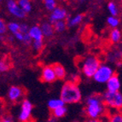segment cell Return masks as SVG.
<instances>
[{"label":"cell","instance_id":"1","mask_svg":"<svg viewBox=\"0 0 122 122\" xmlns=\"http://www.w3.org/2000/svg\"><path fill=\"white\" fill-rule=\"evenodd\" d=\"M85 112L89 119H102L107 112V108L103 103L102 96L94 94L88 97L86 100Z\"/></svg>","mask_w":122,"mask_h":122},{"label":"cell","instance_id":"2","mask_svg":"<svg viewBox=\"0 0 122 122\" xmlns=\"http://www.w3.org/2000/svg\"><path fill=\"white\" fill-rule=\"evenodd\" d=\"M60 99L65 105L79 102L82 99V93L79 86L73 81L66 82L61 89Z\"/></svg>","mask_w":122,"mask_h":122},{"label":"cell","instance_id":"3","mask_svg":"<svg viewBox=\"0 0 122 122\" xmlns=\"http://www.w3.org/2000/svg\"><path fill=\"white\" fill-rule=\"evenodd\" d=\"M102 98L106 108H112L117 111L122 108V94L120 92H111L107 91L102 96Z\"/></svg>","mask_w":122,"mask_h":122},{"label":"cell","instance_id":"4","mask_svg":"<svg viewBox=\"0 0 122 122\" xmlns=\"http://www.w3.org/2000/svg\"><path fill=\"white\" fill-rule=\"evenodd\" d=\"M100 61L95 56H89L84 59L81 65L82 73L86 78H92L100 66Z\"/></svg>","mask_w":122,"mask_h":122},{"label":"cell","instance_id":"5","mask_svg":"<svg viewBox=\"0 0 122 122\" xmlns=\"http://www.w3.org/2000/svg\"><path fill=\"white\" fill-rule=\"evenodd\" d=\"M114 74V71L111 66L108 64H100L96 73H94L93 79L98 84H106L107 81Z\"/></svg>","mask_w":122,"mask_h":122},{"label":"cell","instance_id":"6","mask_svg":"<svg viewBox=\"0 0 122 122\" xmlns=\"http://www.w3.org/2000/svg\"><path fill=\"white\" fill-rule=\"evenodd\" d=\"M33 110V103L28 99L22 100L21 104H20V112H19L18 114L19 122H31Z\"/></svg>","mask_w":122,"mask_h":122},{"label":"cell","instance_id":"7","mask_svg":"<svg viewBox=\"0 0 122 122\" xmlns=\"http://www.w3.org/2000/svg\"><path fill=\"white\" fill-rule=\"evenodd\" d=\"M6 5L9 13L15 18L23 19L26 17V14L19 7L16 0H7Z\"/></svg>","mask_w":122,"mask_h":122},{"label":"cell","instance_id":"8","mask_svg":"<svg viewBox=\"0 0 122 122\" xmlns=\"http://www.w3.org/2000/svg\"><path fill=\"white\" fill-rule=\"evenodd\" d=\"M51 15L49 17V22L51 24L55 23L56 21L58 20H65L67 18V11L66 9L62 8V7L56 6L52 11H51Z\"/></svg>","mask_w":122,"mask_h":122},{"label":"cell","instance_id":"9","mask_svg":"<svg viewBox=\"0 0 122 122\" xmlns=\"http://www.w3.org/2000/svg\"><path fill=\"white\" fill-rule=\"evenodd\" d=\"M24 97V90L20 86H12L8 91V98L10 102H17Z\"/></svg>","mask_w":122,"mask_h":122},{"label":"cell","instance_id":"10","mask_svg":"<svg viewBox=\"0 0 122 122\" xmlns=\"http://www.w3.org/2000/svg\"><path fill=\"white\" fill-rule=\"evenodd\" d=\"M40 79L42 82L48 84L54 83L56 80V74L54 73L52 66H45L42 68Z\"/></svg>","mask_w":122,"mask_h":122},{"label":"cell","instance_id":"11","mask_svg":"<svg viewBox=\"0 0 122 122\" xmlns=\"http://www.w3.org/2000/svg\"><path fill=\"white\" fill-rule=\"evenodd\" d=\"M106 86H107V91L108 92H120V88H121V82H120L119 75L114 73V75L107 81Z\"/></svg>","mask_w":122,"mask_h":122},{"label":"cell","instance_id":"12","mask_svg":"<svg viewBox=\"0 0 122 122\" xmlns=\"http://www.w3.org/2000/svg\"><path fill=\"white\" fill-rule=\"evenodd\" d=\"M28 34L32 39V42L33 41H44V36L41 31L40 26L34 25L29 27Z\"/></svg>","mask_w":122,"mask_h":122},{"label":"cell","instance_id":"13","mask_svg":"<svg viewBox=\"0 0 122 122\" xmlns=\"http://www.w3.org/2000/svg\"><path fill=\"white\" fill-rule=\"evenodd\" d=\"M41 31H42V33H43L44 38H51V37L54 35L55 33V31H54V27H53V25L51 22H44L43 24L40 26Z\"/></svg>","mask_w":122,"mask_h":122},{"label":"cell","instance_id":"14","mask_svg":"<svg viewBox=\"0 0 122 122\" xmlns=\"http://www.w3.org/2000/svg\"><path fill=\"white\" fill-rule=\"evenodd\" d=\"M53 70H54V73L56 74V79H63L66 78V75H67V73H66V69L65 67H63L61 64H54L52 65Z\"/></svg>","mask_w":122,"mask_h":122},{"label":"cell","instance_id":"15","mask_svg":"<svg viewBox=\"0 0 122 122\" xmlns=\"http://www.w3.org/2000/svg\"><path fill=\"white\" fill-rule=\"evenodd\" d=\"M83 20H84V15L77 14L67 20V27H73V26H76L80 24V23L83 21Z\"/></svg>","mask_w":122,"mask_h":122},{"label":"cell","instance_id":"16","mask_svg":"<svg viewBox=\"0 0 122 122\" xmlns=\"http://www.w3.org/2000/svg\"><path fill=\"white\" fill-rule=\"evenodd\" d=\"M17 4L26 15L29 14L33 10V4L30 0H17Z\"/></svg>","mask_w":122,"mask_h":122},{"label":"cell","instance_id":"17","mask_svg":"<svg viewBox=\"0 0 122 122\" xmlns=\"http://www.w3.org/2000/svg\"><path fill=\"white\" fill-rule=\"evenodd\" d=\"M47 106H48L49 109L52 111V110L56 109V108H58L60 107L65 106V104H64V102L60 98H52V99H50L48 101Z\"/></svg>","mask_w":122,"mask_h":122},{"label":"cell","instance_id":"18","mask_svg":"<svg viewBox=\"0 0 122 122\" xmlns=\"http://www.w3.org/2000/svg\"><path fill=\"white\" fill-rule=\"evenodd\" d=\"M110 41L114 44H118L121 40V32L119 28L112 29L109 33Z\"/></svg>","mask_w":122,"mask_h":122},{"label":"cell","instance_id":"19","mask_svg":"<svg viewBox=\"0 0 122 122\" xmlns=\"http://www.w3.org/2000/svg\"><path fill=\"white\" fill-rule=\"evenodd\" d=\"M52 25L54 27V31L56 33H63L67 27L66 20H58V21L53 23Z\"/></svg>","mask_w":122,"mask_h":122},{"label":"cell","instance_id":"20","mask_svg":"<svg viewBox=\"0 0 122 122\" xmlns=\"http://www.w3.org/2000/svg\"><path fill=\"white\" fill-rule=\"evenodd\" d=\"M51 112H52L51 115H53L56 119H61L66 115V114L67 112V108L66 106H62V107H60V108L52 110Z\"/></svg>","mask_w":122,"mask_h":122},{"label":"cell","instance_id":"21","mask_svg":"<svg viewBox=\"0 0 122 122\" xmlns=\"http://www.w3.org/2000/svg\"><path fill=\"white\" fill-rule=\"evenodd\" d=\"M107 23H108V26H110L112 29L114 28H118L119 26H120V19L117 16H112L110 15L107 18Z\"/></svg>","mask_w":122,"mask_h":122},{"label":"cell","instance_id":"22","mask_svg":"<svg viewBox=\"0 0 122 122\" xmlns=\"http://www.w3.org/2000/svg\"><path fill=\"white\" fill-rule=\"evenodd\" d=\"M108 12H109L110 15H112V16H118L119 15V8H118V5L116 4V3L113 2H109L108 4Z\"/></svg>","mask_w":122,"mask_h":122},{"label":"cell","instance_id":"23","mask_svg":"<svg viewBox=\"0 0 122 122\" xmlns=\"http://www.w3.org/2000/svg\"><path fill=\"white\" fill-rule=\"evenodd\" d=\"M20 23H18L16 21H11V22L6 24L7 30H9L10 33L14 35L20 31Z\"/></svg>","mask_w":122,"mask_h":122},{"label":"cell","instance_id":"24","mask_svg":"<svg viewBox=\"0 0 122 122\" xmlns=\"http://www.w3.org/2000/svg\"><path fill=\"white\" fill-rule=\"evenodd\" d=\"M107 122H122V114L120 112L115 110L112 114H110L108 116Z\"/></svg>","mask_w":122,"mask_h":122},{"label":"cell","instance_id":"25","mask_svg":"<svg viewBox=\"0 0 122 122\" xmlns=\"http://www.w3.org/2000/svg\"><path fill=\"white\" fill-rule=\"evenodd\" d=\"M45 8L48 11H52L57 6V0H43Z\"/></svg>","mask_w":122,"mask_h":122},{"label":"cell","instance_id":"26","mask_svg":"<svg viewBox=\"0 0 122 122\" xmlns=\"http://www.w3.org/2000/svg\"><path fill=\"white\" fill-rule=\"evenodd\" d=\"M32 45H33L34 51H40L43 50L44 41H33V42H32Z\"/></svg>","mask_w":122,"mask_h":122},{"label":"cell","instance_id":"27","mask_svg":"<svg viewBox=\"0 0 122 122\" xmlns=\"http://www.w3.org/2000/svg\"><path fill=\"white\" fill-rule=\"evenodd\" d=\"M10 69V65L4 60L0 59V73H4Z\"/></svg>","mask_w":122,"mask_h":122},{"label":"cell","instance_id":"28","mask_svg":"<svg viewBox=\"0 0 122 122\" xmlns=\"http://www.w3.org/2000/svg\"><path fill=\"white\" fill-rule=\"evenodd\" d=\"M6 31H7L6 23L4 22V19L0 17V36L3 35V34H4Z\"/></svg>","mask_w":122,"mask_h":122},{"label":"cell","instance_id":"29","mask_svg":"<svg viewBox=\"0 0 122 122\" xmlns=\"http://www.w3.org/2000/svg\"><path fill=\"white\" fill-rule=\"evenodd\" d=\"M28 29H29V26L26 23H21L20 25V32L22 33H28Z\"/></svg>","mask_w":122,"mask_h":122},{"label":"cell","instance_id":"30","mask_svg":"<svg viewBox=\"0 0 122 122\" xmlns=\"http://www.w3.org/2000/svg\"><path fill=\"white\" fill-rule=\"evenodd\" d=\"M23 36H24V33H20V31H19L18 33H15V34H14V37L15 38V39H16V40H18V41H20V42H22Z\"/></svg>","mask_w":122,"mask_h":122},{"label":"cell","instance_id":"31","mask_svg":"<svg viewBox=\"0 0 122 122\" xmlns=\"http://www.w3.org/2000/svg\"><path fill=\"white\" fill-rule=\"evenodd\" d=\"M0 122H15V121L11 118H10V117H4V118H3L1 120Z\"/></svg>","mask_w":122,"mask_h":122},{"label":"cell","instance_id":"32","mask_svg":"<svg viewBox=\"0 0 122 122\" xmlns=\"http://www.w3.org/2000/svg\"><path fill=\"white\" fill-rule=\"evenodd\" d=\"M86 122H105L102 119H95V120H92V119H89Z\"/></svg>","mask_w":122,"mask_h":122},{"label":"cell","instance_id":"33","mask_svg":"<svg viewBox=\"0 0 122 122\" xmlns=\"http://www.w3.org/2000/svg\"><path fill=\"white\" fill-rule=\"evenodd\" d=\"M57 120H58V119H56L53 115H51L50 118L48 119V122H57Z\"/></svg>","mask_w":122,"mask_h":122},{"label":"cell","instance_id":"34","mask_svg":"<svg viewBox=\"0 0 122 122\" xmlns=\"http://www.w3.org/2000/svg\"><path fill=\"white\" fill-rule=\"evenodd\" d=\"M79 1L80 3H85V2L86 1V0H79Z\"/></svg>","mask_w":122,"mask_h":122},{"label":"cell","instance_id":"35","mask_svg":"<svg viewBox=\"0 0 122 122\" xmlns=\"http://www.w3.org/2000/svg\"><path fill=\"white\" fill-rule=\"evenodd\" d=\"M2 1H3V0H0V2H2Z\"/></svg>","mask_w":122,"mask_h":122}]
</instances>
